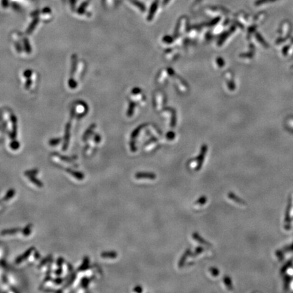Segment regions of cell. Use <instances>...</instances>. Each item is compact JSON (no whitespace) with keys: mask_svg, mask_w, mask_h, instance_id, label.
<instances>
[{"mask_svg":"<svg viewBox=\"0 0 293 293\" xmlns=\"http://www.w3.org/2000/svg\"><path fill=\"white\" fill-rule=\"evenodd\" d=\"M156 177L157 176L155 173L150 172H139L135 174V178L138 180L143 179L154 180L156 179Z\"/></svg>","mask_w":293,"mask_h":293,"instance_id":"cell-1","label":"cell"},{"mask_svg":"<svg viewBox=\"0 0 293 293\" xmlns=\"http://www.w3.org/2000/svg\"><path fill=\"white\" fill-rule=\"evenodd\" d=\"M34 249H35L34 247H31V248H29L27 250V251H26L25 252V253H24L23 254H21V255L18 256V257L16 259L15 263L19 264V263H21V262H23V261H25L26 259H27L29 257V255L31 254V253H32Z\"/></svg>","mask_w":293,"mask_h":293,"instance_id":"cell-2","label":"cell"},{"mask_svg":"<svg viewBox=\"0 0 293 293\" xmlns=\"http://www.w3.org/2000/svg\"><path fill=\"white\" fill-rule=\"evenodd\" d=\"M192 237H193V238L196 241L198 242V243H200L201 244H203V245H205V246H207L209 247L211 246L210 244L209 243V242H208L207 241H206L205 240H204L202 237H201L197 232H194L193 235H192Z\"/></svg>","mask_w":293,"mask_h":293,"instance_id":"cell-3","label":"cell"},{"mask_svg":"<svg viewBox=\"0 0 293 293\" xmlns=\"http://www.w3.org/2000/svg\"><path fill=\"white\" fill-rule=\"evenodd\" d=\"M66 171L67 172H69V173L72 175L73 177L76 178V179H78V180H83L84 178V175L82 172L76 171V170H73L71 168L66 169Z\"/></svg>","mask_w":293,"mask_h":293,"instance_id":"cell-4","label":"cell"},{"mask_svg":"<svg viewBox=\"0 0 293 293\" xmlns=\"http://www.w3.org/2000/svg\"><path fill=\"white\" fill-rule=\"evenodd\" d=\"M190 254H191V251L189 249H187V251L185 252L184 254H182V256H181V258L180 259L179 264H178V265H179V268H182V267L184 266V264H185V261L187 260V257H188V256L189 255H190Z\"/></svg>","mask_w":293,"mask_h":293,"instance_id":"cell-5","label":"cell"},{"mask_svg":"<svg viewBox=\"0 0 293 293\" xmlns=\"http://www.w3.org/2000/svg\"><path fill=\"white\" fill-rule=\"evenodd\" d=\"M101 257L105 259H116L117 256V253L115 251H109V252H103L100 254Z\"/></svg>","mask_w":293,"mask_h":293,"instance_id":"cell-6","label":"cell"},{"mask_svg":"<svg viewBox=\"0 0 293 293\" xmlns=\"http://www.w3.org/2000/svg\"><path fill=\"white\" fill-rule=\"evenodd\" d=\"M89 264H90V259H89L88 256H86V257L84 259L82 264H81V266L78 268V271H86V270H88L89 268Z\"/></svg>","mask_w":293,"mask_h":293,"instance_id":"cell-7","label":"cell"},{"mask_svg":"<svg viewBox=\"0 0 293 293\" xmlns=\"http://www.w3.org/2000/svg\"><path fill=\"white\" fill-rule=\"evenodd\" d=\"M21 231H22V230L21 229H18V228H14V229H4L1 232V235H14L16 234V233H18Z\"/></svg>","mask_w":293,"mask_h":293,"instance_id":"cell-8","label":"cell"},{"mask_svg":"<svg viewBox=\"0 0 293 293\" xmlns=\"http://www.w3.org/2000/svg\"><path fill=\"white\" fill-rule=\"evenodd\" d=\"M29 181L31 182H32L33 183H34L36 186H37L38 187H42L43 186H44V185H43L42 183V181H40V180H38L37 178H36L35 176H30V177H29Z\"/></svg>","mask_w":293,"mask_h":293,"instance_id":"cell-9","label":"cell"},{"mask_svg":"<svg viewBox=\"0 0 293 293\" xmlns=\"http://www.w3.org/2000/svg\"><path fill=\"white\" fill-rule=\"evenodd\" d=\"M223 282H224L225 285L226 286L227 289L229 290H232V284H231V279L229 276L225 275L224 278H223Z\"/></svg>","mask_w":293,"mask_h":293,"instance_id":"cell-10","label":"cell"},{"mask_svg":"<svg viewBox=\"0 0 293 293\" xmlns=\"http://www.w3.org/2000/svg\"><path fill=\"white\" fill-rule=\"evenodd\" d=\"M14 195H15V191H14V189H9V191L7 192L6 196H5V197H4V200L7 201V200H10V199L12 198Z\"/></svg>","mask_w":293,"mask_h":293,"instance_id":"cell-11","label":"cell"},{"mask_svg":"<svg viewBox=\"0 0 293 293\" xmlns=\"http://www.w3.org/2000/svg\"><path fill=\"white\" fill-rule=\"evenodd\" d=\"M206 202H207V198H206V196H201L196 201L195 204L199 206H203L204 205Z\"/></svg>","mask_w":293,"mask_h":293,"instance_id":"cell-12","label":"cell"},{"mask_svg":"<svg viewBox=\"0 0 293 293\" xmlns=\"http://www.w3.org/2000/svg\"><path fill=\"white\" fill-rule=\"evenodd\" d=\"M31 227H32V225L29 224V225H27V226L25 227V228H24V229L22 230L23 234L24 235H25V236H28V235H29L31 234Z\"/></svg>","mask_w":293,"mask_h":293,"instance_id":"cell-13","label":"cell"},{"mask_svg":"<svg viewBox=\"0 0 293 293\" xmlns=\"http://www.w3.org/2000/svg\"><path fill=\"white\" fill-rule=\"evenodd\" d=\"M209 272L210 273V274L212 275L213 277H217V276L220 274V271L218 270V269L216 267H210L209 269Z\"/></svg>","mask_w":293,"mask_h":293,"instance_id":"cell-14","label":"cell"},{"mask_svg":"<svg viewBox=\"0 0 293 293\" xmlns=\"http://www.w3.org/2000/svg\"><path fill=\"white\" fill-rule=\"evenodd\" d=\"M38 172H39V170L37 169H32L29 170H27V171L25 172V176H27L28 177L30 176H35V174H37Z\"/></svg>","mask_w":293,"mask_h":293,"instance_id":"cell-15","label":"cell"},{"mask_svg":"<svg viewBox=\"0 0 293 293\" xmlns=\"http://www.w3.org/2000/svg\"><path fill=\"white\" fill-rule=\"evenodd\" d=\"M90 279H89V278H84L81 281V286H82L84 289H86V288H88L89 284H90Z\"/></svg>","mask_w":293,"mask_h":293,"instance_id":"cell-16","label":"cell"},{"mask_svg":"<svg viewBox=\"0 0 293 293\" xmlns=\"http://www.w3.org/2000/svg\"><path fill=\"white\" fill-rule=\"evenodd\" d=\"M204 251V248L203 247H201V246L197 247L195 252H194V253L193 254V257H195V256H198V254L202 253Z\"/></svg>","mask_w":293,"mask_h":293,"instance_id":"cell-17","label":"cell"},{"mask_svg":"<svg viewBox=\"0 0 293 293\" xmlns=\"http://www.w3.org/2000/svg\"><path fill=\"white\" fill-rule=\"evenodd\" d=\"M51 257H52V256H50H50H47V257H46V258H45V259H44V260H43V261H42V262H41V263H40V265H39V267H42V265H45V263H48V261H49V260H50V259H51Z\"/></svg>","mask_w":293,"mask_h":293,"instance_id":"cell-18","label":"cell"},{"mask_svg":"<svg viewBox=\"0 0 293 293\" xmlns=\"http://www.w3.org/2000/svg\"><path fill=\"white\" fill-rule=\"evenodd\" d=\"M75 278H76V274H75V273H73V274L72 275V276L71 277L70 280H69L68 281V283H67V284L66 286H70L71 284H72V283L73 282L74 280H75Z\"/></svg>","mask_w":293,"mask_h":293,"instance_id":"cell-19","label":"cell"},{"mask_svg":"<svg viewBox=\"0 0 293 293\" xmlns=\"http://www.w3.org/2000/svg\"><path fill=\"white\" fill-rule=\"evenodd\" d=\"M64 262V259L62 257H59L58 259H57V262H56L57 265H58L59 267H61Z\"/></svg>","mask_w":293,"mask_h":293,"instance_id":"cell-20","label":"cell"},{"mask_svg":"<svg viewBox=\"0 0 293 293\" xmlns=\"http://www.w3.org/2000/svg\"><path fill=\"white\" fill-rule=\"evenodd\" d=\"M62 282H63V279L61 277H58L54 280V283H55L56 284H61Z\"/></svg>","mask_w":293,"mask_h":293,"instance_id":"cell-21","label":"cell"},{"mask_svg":"<svg viewBox=\"0 0 293 293\" xmlns=\"http://www.w3.org/2000/svg\"><path fill=\"white\" fill-rule=\"evenodd\" d=\"M134 292H143V288L142 286H136L134 287Z\"/></svg>","mask_w":293,"mask_h":293,"instance_id":"cell-22","label":"cell"},{"mask_svg":"<svg viewBox=\"0 0 293 293\" xmlns=\"http://www.w3.org/2000/svg\"><path fill=\"white\" fill-rule=\"evenodd\" d=\"M62 273V269L61 267H59V269L56 270V271H55V274L57 275H61Z\"/></svg>","mask_w":293,"mask_h":293,"instance_id":"cell-23","label":"cell"},{"mask_svg":"<svg viewBox=\"0 0 293 293\" xmlns=\"http://www.w3.org/2000/svg\"><path fill=\"white\" fill-rule=\"evenodd\" d=\"M50 280H51V276H50V275L47 276V278L45 279V282H47V281Z\"/></svg>","mask_w":293,"mask_h":293,"instance_id":"cell-24","label":"cell"},{"mask_svg":"<svg viewBox=\"0 0 293 293\" xmlns=\"http://www.w3.org/2000/svg\"><path fill=\"white\" fill-rule=\"evenodd\" d=\"M40 257V254L39 253H37V252H36L35 253V258L36 259H39Z\"/></svg>","mask_w":293,"mask_h":293,"instance_id":"cell-25","label":"cell"}]
</instances>
